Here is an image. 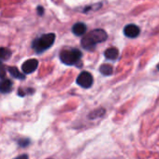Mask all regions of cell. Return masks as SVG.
Segmentation results:
<instances>
[{"instance_id": "10", "label": "cell", "mask_w": 159, "mask_h": 159, "mask_svg": "<svg viewBox=\"0 0 159 159\" xmlns=\"http://www.w3.org/2000/svg\"><path fill=\"white\" fill-rule=\"evenodd\" d=\"M11 56V51L8 48H0V60H8Z\"/></svg>"}, {"instance_id": "13", "label": "cell", "mask_w": 159, "mask_h": 159, "mask_svg": "<svg viewBox=\"0 0 159 159\" xmlns=\"http://www.w3.org/2000/svg\"><path fill=\"white\" fill-rule=\"evenodd\" d=\"M30 143V140L28 139H22L19 140V145L21 147H26Z\"/></svg>"}, {"instance_id": "8", "label": "cell", "mask_w": 159, "mask_h": 159, "mask_svg": "<svg viewBox=\"0 0 159 159\" xmlns=\"http://www.w3.org/2000/svg\"><path fill=\"white\" fill-rule=\"evenodd\" d=\"M12 88V82L9 79H3L1 82H0V92L1 93H9L11 91Z\"/></svg>"}, {"instance_id": "9", "label": "cell", "mask_w": 159, "mask_h": 159, "mask_svg": "<svg viewBox=\"0 0 159 159\" xmlns=\"http://www.w3.org/2000/svg\"><path fill=\"white\" fill-rule=\"evenodd\" d=\"M104 54H105V57L107 59L115 60V59H117V57L119 55V52L116 48H109L108 50H106Z\"/></svg>"}, {"instance_id": "4", "label": "cell", "mask_w": 159, "mask_h": 159, "mask_svg": "<svg viewBox=\"0 0 159 159\" xmlns=\"http://www.w3.org/2000/svg\"><path fill=\"white\" fill-rule=\"evenodd\" d=\"M76 82L80 86H82L84 88H90L94 83V79L89 72L84 71L78 76Z\"/></svg>"}, {"instance_id": "5", "label": "cell", "mask_w": 159, "mask_h": 159, "mask_svg": "<svg viewBox=\"0 0 159 159\" xmlns=\"http://www.w3.org/2000/svg\"><path fill=\"white\" fill-rule=\"evenodd\" d=\"M39 66V61L37 59H29L22 65V70L25 74L33 73Z\"/></svg>"}, {"instance_id": "14", "label": "cell", "mask_w": 159, "mask_h": 159, "mask_svg": "<svg viewBox=\"0 0 159 159\" xmlns=\"http://www.w3.org/2000/svg\"><path fill=\"white\" fill-rule=\"evenodd\" d=\"M14 159H28V155L27 154H23V155H20V156L14 158Z\"/></svg>"}, {"instance_id": "11", "label": "cell", "mask_w": 159, "mask_h": 159, "mask_svg": "<svg viewBox=\"0 0 159 159\" xmlns=\"http://www.w3.org/2000/svg\"><path fill=\"white\" fill-rule=\"evenodd\" d=\"M9 72L11 74V76H13L16 79H19V80L25 79L24 74H22V72H20V70L17 67H15V66H10L9 67Z\"/></svg>"}, {"instance_id": "1", "label": "cell", "mask_w": 159, "mask_h": 159, "mask_svg": "<svg viewBox=\"0 0 159 159\" xmlns=\"http://www.w3.org/2000/svg\"><path fill=\"white\" fill-rule=\"evenodd\" d=\"M107 39H108V35L103 29H95L91 31L89 34L85 35L83 38L81 43L85 50L92 51L95 49L98 43H101L105 41Z\"/></svg>"}, {"instance_id": "2", "label": "cell", "mask_w": 159, "mask_h": 159, "mask_svg": "<svg viewBox=\"0 0 159 159\" xmlns=\"http://www.w3.org/2000/svg\"><path fill=\"white\" fill-rule=\"evenodd\" d=\"M54 40H55V35L53 33L45 34V35H42L40 38L35 39L33 41L32 47L37 52L40 53L46 51L47 49H49L53 44Z\"/></svg>"}, {"instance_id": "15", "label": "cell", "mask_w": 159, "mask_h": 159, "mask_svg": "<svg viewBox=\"0 0 159 159\" xmlns=\"http://www.w3.org/2000/svg\"><path fill=\"white\" fill-rule=\"evenodd\" d=\"M43 12H44V9H43L42 7H39V8H38V13H39V15H42Z\"/></svg>"}, {"instance_id": "7", "label": "cell", "mask_w": 159, "mask_h": 159, "mask_svg": "<svg viewBox=\"0 0 159 159\" xmlns=\"http://www.w3.org/2000/svg\"><path fill=\"white\" fill-rule=\"evenodd\" d=\"M72 32L76 36H83L86 32V25L84 23H77L73 25Z\"/></svg>"}, {"instance_id": "12", "label": "cell", "mask_w": 159, "mask_h": 159, "mask_svg": "<svg viewBox=\"0 0 159 159\" xmlns=\"http://www.w3.org/2000/svg\"><path fill=\"white\" fill-rule=\"evenodd\" d=\"M100 72L103 74V75H105V76H110V75H111L112 74V72H113V68H112V66H111V65H108V64H104V65H102L101 66H100Z\"/></svg>"}, {"instance_id": "6", "label": "cell", "mask_w": 159, "mask_h": 159, "mask_svg": "<svg viewBox=\"0 0 159 159\" xmlns=\"http://www.w3.org/2000/svg\"><path fill=\"white\" fill-rule=\"evenodd\" d=\"M124 33L127 38H137L139 35V28L136 25H128L125 27Z\"/></svg>"}, {"instance_id": "16", "label": "cell", "mask_w": 159, "mask_h": 159, "mask_svg": "<svg viewBox=\"0 0 159 159\" xmlns=\"http://www.w3.org/2000/svg\"><path fill=\"white\" fill-rule=\"evenodd\" d=\"M157 68H158V70H159V64L157 65Z\"/></svg>"}, {"instance_id": "17", "label": "cell", "mask_w": 159, "mask_h": 159, "mask_svg": "<svg viewBox=\"0 0 159 159\" xmlns=\"http://www.w3.org/2000/svg\"><path fill=\"white\" fill-rule=\"evenodd\" d=\"M0 67H1V61H0Z\"/></svg>"}, {"instance_id": "3", "label": "cell", "mask_w": 159, "mask_h": 159, "mask_svg": "<svg viewBox=\"0 0 159 159\" xmlns=\"http://www.w3.org/2000/svg\"><path fill=\"white\" fill-rule=\"evenodd\" d=\"M82 52L77 49H70V50H64L60 53L61 61L68 66L75 65L82 58Z\"/></svg>"}]
</instances>
